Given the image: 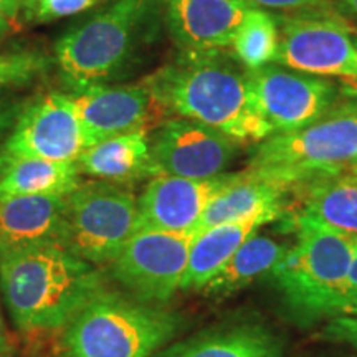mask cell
Instances as JSON below:
<instances>
[{"mask_svg": "<svg viewBox=\"0 0 357 357\" xmlns=\"http://www.w3.org/2000/svg\"><path fill=\"white\" fill-rule=\"evenodd\" d=\"M238 141L187 118L160 124L151 139V158L158 174L211 178L234 162Z\"/></svg>", "mask_w": 357, "mask_h": 357, "instance_id": "7c38bea8", "label": "cell"}, {"mask_svg": "<svg viewBox=\"0 0 357 357\" xmlns=\"http://www.w3.org/2000/svg\"><path fill=\"white\" fill-rule=\"evenodd\" d=\"M337 6H341L347 13H351L354 19H357V0H334Z\"/></svg>", "mask_w": 357, "mask_h": 357, "instance_id": "d6a6232c", "label": "cell"}, {"mask_svg": "<svg viewBox=\"0 0 357 357\" xmlns=\"http://www.w3.org/2000/svg\"><path fill=\"white\" fill-rule=\"evenodd\" d=\"M250 6L268 10L283 12H305L318 7L323 0H247Z\"/></svg>", "mask_w": 357, "mask_h": 357, "instance_id": "f1b7e54d", "label": "cell"}, {"mask_svg": "<svg viewBox=\"0 0 357 357\" xmlns=\"http://www.w3.org/2000/svg\"><path fill=\"white\" fill-rule=\"evenodd\" d=\"M137 229V200L106 181L79 184L66 197L63 245L89 263H113Z\"/></svg>", "mask_w": 357, "mask_h": 357, "instance_id": "52a82bcc", "label": "cell"}, {"mask_svg": "<svg viewBox=\"0 0 357 357\" xmlns=\"http://www.w3.org/2000/svg\"><path fill=\"white\" fill-rule=\"evenodd\" d=\"M275 63L321 78L347 79L357 84L354 32L341 17L305 10L284 17Z\"/></svg>", "mask_w": 357, "mask_h": 357, "instance_id": "ba28073f", "label": "cell"}, {"mask_svg": "<svg viewBox=\"0 0 357 357\" xmlns=\"http://www.w3.org/2000/svg\"><path fill=\"white\" fill-rule=\"evenodd\" d=\"M84 144L91 147L111 137L146 131L155 116L166 113L144 83L93 84L70 93Z\"/></svg>", "mask_w": 357, "mask_h": 357, "instance_id": "4fadbf2b", "label": "cell"}, {"mask_svg": "<svg viewBox=\"0 0 357 357\" xmlns=\"http://www.w3.org/2000/svg\"><path fill=\"white\" fill-rule=\"evenodd\" d=\"M100 2L102 0H22L20 13L29 24H48L77 15Z\"/></svg>", "mask_w": 357, "mask_h": 357, "instance_id": "d4e9b609", "label": "cell"}, {"mask_svg": "<svg viewBox=\"0 0 357 357\" xmlns=\"http://www.w3.org/2000/svg\"><path fill=\"white\" fill-rule=\"evenodd\" d=\"M323 336L329 341L341 342L354 347L357 351V316L334 314L331 321L324 326Z\"/></svg>", "mask_w": 357, "mask_h": 357, "instance_id": "4316f807", "label": "cell"}, {"mask_svg": "<svg viewBox=\"0 0 357 357\" xmlns=\"http://www.w3.org/2000/svg\"><path fill=\"white\" fill-rule=\"evenodd\" d=\"M158 0H114L55 43V61L73 89L109 84L131 63Z\"/></svg>", "mask_w": 357, "mask_h": 357, "instance_id": "277c9868", "label": "cell"}, {"mask_svg": "<svg viewBox=\"0 0 357 357\" xmlns=\"http://www.w3.org/2000/svg\"><path fill=\"white\" fill-rule=\"evenodd\" d=\"M245 75L258 113L273 134L310 126L336 108L337 88L326 78L276 63Z\"/></svg>", "mask_w": 357, "mask_h": 357, "instance_id": "9c48e42d", "label": "cell"}, {"mask_svg": "<svg viewBox=\"0 0 357 357\" xmlns=\"http://www.w3.org/2000/svg\"><path fill=\"white\" fill-rule=\"evenodd\" d=\"M10 30H12V22L0 13V38H3L7 33H10Z\"/></svg>", "mask_w": 357, "mask_h": 357, "instance_id": "836d02e7", "label": "cell"}, {"mask_svg": "<svg viewBox=\"0 0 357 357\" xmlns=\"http://www.w3.org/2000/svg\"><path fill=\"white\" fill-rule=\"evenodd\" d=\"M142 83L166 113L202 123L238 142H260L273 134L258 113L245 71L222 50L181 52Z\"/></svg>", "mask_w": 357, "mask_h": 357, "instance_id": "6da1fadb", "label": "cell"}, {"mask_svg": "<svg viewBox=\"0 0 357 357\" xmlns=\"http://www.w3.org/2000/svg\"><path fill=\"white\" fill-rule=\"evenodd\" d=\"M77 166L79 172L113 184L158 176L151 158V139L146 131L123 134L86 147L78 158Z\"/></svg>", "mask_w": 357, "mask_h": 357, "instance_id": "ac0fdd59", "label": "cell"}, {"mask_svg": "<svg viewBox=\"0 0 357 357\" xmlns=\"http://www.w3.org/2000/svg\"><path fill=\"white\" fill-rule=\"evenodd\" d=\"M280 47L278 19L265 8L250 7L236 32L231 48L236 60L252 71L276 61Z\"/></svg>", "mask_w": 357, "mask_h": 357, "instance_id": "cb8c5ba5", "label": "cell"}, {"mask_svg": "<svg viewBox=\"0 0 357 357\" xmlns=\"http://www.w3.org/2000/svg\"><path fill=\"white\" fill-rule=\"evenodd\" d=\"M283 342L257 323H242L194 337L164 357H281Z\"/></svg>", "mask_w": 357, "mask_h": 357, "instance_id": "ffe728a7", "label": "cell"}, {"mask_svg": "<svg viewBox=\"0 0 357 357\" xmlns=\"http://www.w3.org/2000/svg\"><path fill=\"white\" fill-rule=\"evenodd\" d=\"M349 172H352V174H357V160L354 164H352L351 166V169H349Z\"/></svg>", "mask_w": 357, "mask_h": 357, "instance_id": "d590c367", "label": "cell"}, {"mask_svg": "<svg viewBox=\"0 0 357 357\" xmlns=\"http://www.w3.org/2000/svg\"><path fill=\"white\" fill-rule=\"evenodd\" d=\"M0 288L15 324L26 331L68 324L102 291L91 263L56 242L0 248Z\"/></svg>", "mask_w": 357, "mask_h": 357, "instance_id": "7a4b0ae2", "label": "cell"}, {"mask_svg": "<svg viewBox=\"0 0 357 357\" xmlns=\"http://www.w3.org/2000/svg\"><path fill=\"white\" fill-rule=\"evenodd\" d=\"M22 108L24 105H20L19 101L0 93V136L7 131H12L22 113Z\"/></svg>", "mask_w": 357, "mask_h": 357, "instance_id": "f546056e", "label": "cell"}, {"mask_svg": "<svg viewBox=\"0 0 357 357\" xmlns=\"http://www.w3.org/2000/svg\"><path fill=\"white\" fill-rule=\"evenodd\" d=\"M357 160V102L342 105L310 126L257 142L245 172L288 190L342 174Z\"/></svg>", "mask_w": 357, "mask_h": 357, "instance_id": "3957f363", "label": "cell"}, {"mask_svg": "<svg viewBox=\"0 0 357 357\" xmlns=\"http://www.w3.org/2000/svg\"><path fill=\"white\" fill-rule=\"evenodd\" d=\"M66 235V197L19 195L0 199V248L56 242Z\"/></svg>", "mask_w": 357, "mask_h": 357, "instance_id": "e0dca14e", "label": "cell"}, {"mask_svg": "<svg viewBox=\"0 0 357 357\" xmlns=\"http://www.w3.org/2000/svg\"><path fill=\"white\" fill-rule=\"evenodd\" d=\"M303 192V213L324 225L357 235V174H336L298 187Z\"/></svg>", "mask_w": 357, "mask_h": 357, "instance_id": "603a6c76", "label": "cell"}, {"mask_svg": "<svg viewBox=\"0 0 357 357\" xmlns=\"http://www.w3.org/2000/svg\"><path fill=\"white\" fill-rule=\"evenodd\" d=\"M47 65V58L32 52L0 55V86L29 83L42 73Z\"/></svg>", "mask_w": 357, "mask_h": 357, "instance_id": "484cf974", "label": "cell"}, {"mask_svg": "<svg viewBox=\"0 0 357 357\" xmlns=\"http://www.w3.org/2000/svg\"><path fill=\"white\" fill-rule=\"evenodd\" d=\"M84 149L77 109L63 93H47L24 105L3 144L6 155L55 162H77Z\"/></svg>", "mask_w": 357, "mask_h": 357, "instance_id": "8fae6325", "label": "cell"}, {"mask_svg": "<svg viewBox=\"0 0 357 357\" xmlns=\"http://www.w3.org/2000/svg\"><path fill=\"white\" fill-rule=\"evenodd\" d=\"M78 185L77 162L0 155V199L19 195L68 197Z\"/></svg>", "mask_w": 357, "mask_h": 357, "instance_id": "d6986e66", "label": "cell"}, {"mask_svg": "<svg viewBox=\"0 0 357 357\" xmlns=\"http://www.w3.org/2000/svg\"><path fill=\"white\" fill-rule=\"evenodd\" d=\"M164 22L181 52H218L229 48L238 32L247 0H158Z\"/></svg>", "mask_w": 357, "mask_h": 357, "instance_id": "9a60e30c", "label": "cell"}, {"mask_svg": "<svg viewBox=\"0 0 357 357\" xmlns=\"http://www.w3.org/2000/svg\"><path fill=\"white\" fill-rule=\"evenodd\" d=\"M236 174H220L211 178L158 174L137 200L136 231H195L205 207Z\"/></svg>", "mask_w": 357, "mask_h": 357, "instance_id": "5bb4252c", "label": "cell"}, {"mask_svg": "<svg viewBox=\"0 0 357 357\" xmlns=\"http://www.w3.org/2000/svg\"><path fill=\"white\" fill-rule=\"evenodd\" d=\"M288 192L287 187L275 182L255 177L245 171L238 172L234 181L208 202L195 231L236 220L265 207H284Z\"/></svg>", "mask_w": 357, "mask_h": 357, "instance_id": "44dd1931", "label": "cell"}, {"mask_svg": "<svg viewBox=\"0 0 357 357\" xmlns=\"http://www.w3.org/2000/svg\"><path fill=\"white\" fill-rule=\"evenodd\" d=\"M334 314H351V316H357V298H354V300H349L346 301L344 305H341L336 310V312ZM333 314V316H334Z\"/></svg>", "mask_w": 357, "mask_h": 357, "instance_id": "1f68e13d", "label": "cell"}, {"mask_svg": "<svg viewBox=\"0 0 357 357\" xmlns=\"http://www.w3.org/2000/svg\"><path fill=\"white\" fill-rule=\"evenodd\" d=\"M354 298H357V252L354 255V260L351 263L349 273H347L344 281L341 283V287H339L336 291L333 293V296L329 298L323 314L333 316L339 306L344 305L346 301L354 300Z\"/></svg>", "mask_w": 357, "mask_h": 357, "instance_id": "83f0119b", "label": "cell"}, {"mask_svg": "<svg viewBox=\"0 0 357 357\" xmlns=\"http://www.w3.org/2000/svg\"><path fill=\"white\" fill-rule=\"evenodd\" d=\"M178 329V316L100 291L66 324L63 357H149Z\"/></svg>", "mask_w": 357, "mask_h": 357, "instance_id": "5b68a950", "label": "cell"}, {"mask_svg": "<svg viewBox=\"0 0 357 357\" xmlns=\"http://www.w3.org/2000/svg\"><path fill=\"white\" fill-rule=\"evenodd\" d=\"M293 227L296 242L270 276L291 310L306 318L321 316L349 273L357 235L324 225L303 212L294 217Z\"/></svg>", "mask_w": 357, "mask_h": 357, "instance_id": "8992f818", "label": "cell"}, {"mask_svg": "<svg viewBox=\"0 0 357 357\" xmlns=\"http://www.w3.org/2000/svg\"><path fill=\"white\" fill-rule=\"evenodd\" d=\"M288 247L275 242L270 236L253 235L234 253V257L220 268V271L205 284V296L223 298L230 296L265 275L284 257Z\"/></svg>", "mask_w": 357, "mask_h": 357, "instance_id": "7402d4cb", "label": "cell"}, {"mask_svg": "<svg viewBox=\"0 0 357 357\" xmlns=\"http://www.w3.org/2000/svg\"><path fill=\"white\" fill-rule=\"evenodd\" d=\"M354 42H356V48H357V33H354Z\"/></svg>", "mask_w": 357, "mask_h": 357, "instance_id": "8d00e7d4", "label": "cell"}, {"mask_svg": "<svg viewBox=\"0 0 357 357\" xmlns=\"http://www.w3.org/2000/svg\"><path fill=\"white\" fill-rule=\"evenodd\" d=\"M8 356V344L6 341V337L0 334V357H7Z\"/></svg>", "mask_w": 357, "mask_h": 357, "instance_id": "e575fe53", "label": "cell"}, {"mask_svg": "<svg viewBox=\"0 0 357 357\" xmlns=\"http://www.w3.org/2000/svg\"><path fill=\"white\" fill-rule=\"evenodd\" d=\"M195 231H136L113 261L114 278L144 303H166L181 289Z\"/></svg>", "mask_w": 357, "mask_h": 357, "instance_id": "30bf717a", "label": "cell"}, {"mask_svg": "<svg viewBox=\"0 0 357 357\" xmlns=\"http://www.w3.org/2000/svg\"><path fill=\"white\" fill-rule=\"evenodd\" d=\"M22 10V0H0V13L8 20H17Z\"/></svg>", "mask_w": 357, "mask_h": 357, "instance_id": "4dcf8cb0", "label": "cell"}, {"mask_svg": "<svg viewBox=\"0 0 357 357\" xmlns=\"http://www.w3.org/2000/svg\"><path fill=\"white\" fill-rule=\"evenodd\" d=\"M284 207H265L236 220L218 223L211 229L195 231L192 240L189 261L182 276V291H202L234 253L257 234L265 223L281 217Z\"/></svg>", "mask_w": 357, "mask_h": 357, "instance_id": "2e32d148", "label": "cell"}]
</instances>
